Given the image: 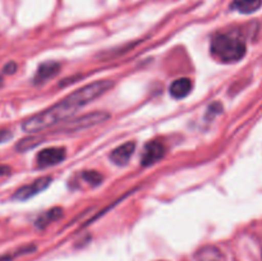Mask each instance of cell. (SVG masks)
I'll use <instances>...</instances> for the list:
<instances>
[{
    "instance_id": "obj_1",
    "label": "cell",
    "mask_w": 262,
    "mask_h": 261,
    "mask_svg": "<svg viewBox=\"0 0 262 261\" xmlns=\"http://www.w3.org/2000/svg\"><path fill=\"white\" fill-rule=\"evenodd\" d=\"M113 86H114V82L110 79H101V81H95L86 84L77 91L72 92L69 96L64 97L61 101L54 104L49 109L26 119L22 123V129L28 133H37L54 127L63 120L71 118L79 109L89 105L95 99L102 96Z\"/></svg>"
},
{
    "instance_id": "obj_2",
    "label": "cell",
    "mask_w": 262,
    "mask_h": 261,
    "mask_svg": "<svg viewBox=\"0 0 262 261\" xmlns=\"http://www.w3.org/2000/svg\"><path fill=\"white\" fill-rule=\"evenodd\" d=\"M210 51L215 59L223 63H237L247 53L246 42L233 33H219L211 40Z\"/></svg>"
},
{
    "instance_id": "obj_3",
    "label": "cell",
    "mask_w": 262,
    "mask_h": 261,
    "mask_svg": "<svg viewBox=\"0 0 262 261\" xmlns=\"http://www.w3.org/2000/svg\"><path fill=\"white\" fill-rule=\"evenodd\" d=\"M110 118V114L106 112H94L84 114L82 117L77 118L73 120H67L63 125H61L60 130L63 132H78V130L89 129V128L99 125L101 123L106 122Z\"/></svg>"
},
{
    "instance_id": "obj_4",
    "label": "cell",
    "mask_w": 262,
    "mask_h": 261,
    "mask_svg": "<svg viewBox=\"0 0 262 261\" xmlns=\"http://www.w3.org/2000/svg\"><path fill=\"white\" fill-rule=\"evenodd\" d=\"M50 184L51 177H41V178H37L36 181H33L31 184H26V186H22L20 188H18L15 191V193L13 194V200L26 201L28 199H32L33 196H36L40 192H42L43 189L48 188Z\"/></svg>"
},
{
    "instance_id": "obj_5",
    "label": "cell",
    "mask_w": 262,
    "mask_h": 261,
    "mask_svg": "<svg viewBox=\"0 0 262 261\" xmlns=\"http://www.w3.org/2000/svg\"><path fill=\"white\" fill-rule=\"evenodd\" d=\"M165 153V145L161 141H150L148 143H146L145 148H143L142 156H141V164L143 166L154 165V164H156L164 158Z\"/></svg>"
},
{
    "instance_id": "obj_6",
    "label": "cell",
    "mask_w": 262,
    "mask_h": 261,
    "mask_svg": "<svg viewBox=\"0 0 262 261\" xmlns=\"http://www.w3.org/2000/svg\"><path fill=\"white\" fill-rule=\"evenodd\" d=\"M67 153L64 147H49L43 148L37 154L36 163L40 168H48V166L56 165L66 159Z\"/></svg>"
},
{
    "instance_id": "obj_7",
    "label": "cell",
    "mask_w": 262,
    "mask_h": 261,
    "mask_svg": "<svg viewBox=\"0 0 262 261\" xmlns=\"http://www.w3.org/2000/svg\"><path fill=\"white\" fill-rule=\"evenodd\" d=\"M136 151V143L133 141H128V142L123 143V145L118 146L117 148L113 150V153L110 154V159H112L113 163L115 165H127L128 161L130 160L132 155Z\"/></svg>"
},
{
    "instance_id": "obj_8",
    "label": "cell",
    "mask_w": 262,
    "mask_h": 261,
    "mask_svg": "<svg viewBox=\"0 0 262 261\" xmlns=\"http://www.w3.org/2000/svg\"><path fill=\"white\" fill-rule=\"evenodd\" d=\"M59 71H60V64L56 61H45L37 68V72L33 77V82L38 84L45 83L49 79L54 78L59 73Z\"/></svg>"
},
{
    "instance_id": "obj_9",
    "label": "cell",
    "mask_w": 262,
    "mask_h": 261,
    "mask_svg": "<svg viewBox=\"0 0 262 261\" xmlns=\"http://www.w3.org/2000/svg\"><path fill=\"white\" fill-rule=\"evenodd\" d=\"M194 260L196 261H227L225 255L220 248L216 246L207 245L197 250L194 253Z\"/></svg>"
},
{
    "instance_id": "obj_10",
    "label": "cell",
    "mask_w": 262,
    "mask_h": 261,
    "mask_svg": "<svg viewBox=\"0 0 262 261\" xmlns=\"http://www.w3.org/2000/svg\"><path fill=\"white\" fill-rule=\"evenodd\" d=\"M192 91V81L187 77L178 78L170 84V95L174 99H184Z\"/></svg>"
},
{
    "instance_id": "obj_11",
    "label": "cell",
    "mask_w": 262,
    "mask_h": 261,
    "mask_svg": "<svg viewBox=\"0 0 262 261\" xmlns=\"http://www.w3.org/2000/svg\"><path fill=\"white\" fill-rule=\"evenodd\" d=\"M262 7V0H234L232 3V9L242 14H252Z\"/></svg>"
},
{
    "instance_id": "obj_12",
    "label": "cell",
    "mask_w": 262,
    "mask_h": 261,
    "mask_svg": "<svg viewBox=\"0 0 262 261\" xmlns=\"http://www.w3.org/2000/svg\"><path fill=\"white\" fill-rule=\"evenodd\" d=\"M61 216H63V210H61L60 207H53V209L48 210V211H45L43 214H41L40 216L36 219L35 225L37 228H40V229H43V228L48 227L49 224L60 219Z\"/></svg>"
},
{
    "instance_id": "obj_13",
    "label": "cell",
    "mask_w": 262,
    "mask_h": 261,
    "mask_svg": "<svg viewBox=\"0 0 262 261\" xmlns=\"http://www.w3.org/2000/svg\"><path fill=\"white\" fill-rule=\"evenodd\" d=\"M82 177H83L84 181H86L87 183L92 187H96V186H99V184H101L102 178H104V177H102V174L99 173L97 170H86V171H83Z\"/></svg>"
},
{
    "instance_id": "obj_14",
    "label": "cell",
    "mask_w": 262,
    "mask_h": 261,
    "mask_svg": "<svg viewBox=\"0 0 262 261\" xmlns=\"http://www.w3.org/2000/svg\"><path fill=\"white\" fill-rule=\"evenodd\" d=\"M223 112V105L220 102H212L206 112V119H214L216 115L222 114Z\"/></svg>"
},
{
    "instance_id": "obj_15",
    "label": "cell",
    "mask_w": 262,
    "mask_h": 261,
    "mask_svg": "<svg viewBox=\"0 0 262 261\" xmlns=\"http://www.w3.org/2000/svg\"><path fill=\"white\" fill-rule=\"evenodd\" d=\"M31 251H35V246H26V247L19 248V250H18L17 252L14 253V255H7V256H4V257L0 258V261H10V260H13V258H14L15 256L25 255V253L31 252Z\"/></svg>"
},
{
    "instance_id": "obj_16",
    "label": "cell",
    "mask_w": 262,
    "mask_h": 261,
    "mask_svg": "<svg viewBox=\"0 0 262 261\" xmlns=\"http://www.w3.org/2000/svg\"><path fill=\"white\" fill-rule=\"evenodd\" d=\"M13 137L12 130L9 129H0V143H4Z\"/></svg>"
},
{
    "instance_id": "obj_17",
    "label": "cell",
    "mask_w": 262,
    "mask_h": 261,
    "mask_svg": "<svg viewBox=\"0 0 262 261\" xmlns=\"http://www.w3.org/2000/svg\"><path fill=\"white\" fill-rule=\"evenodd\" d=\"M15 69H17V66H15V63L10 61V63H8L7 66L4 67V73L12 74V73H14Z\"/></svg>"
},
{
    "instance_id": "obj_18",
    "label": "cell",
    "mask_w": 262,
    "mask_h": 261,
    "mask_svg": "<svg viewBox=\"0 0 262 261\" xmlns=\"http://www.w3.org/2000/svg\"><path fill=\"white\" fill-rule=\"evenodd\" d=\"M10 173V168L7 165H0V177L8 176Z\"/></svg>"
},
{
    "instance_id": "obj_19",
    "label": "cell",
    "mask_w": 262,
    "mask_h": 261,
    "mask_svg": "<svg viewBox=\"0 0 262 261\" xmlns=\"http://www.w3.org/2000/svg\"><path fill=\"white\" fill-rule=\"evenodd\" d=\"M3 84V79H2V77H0V86H2Z\"/></svg>"
}]
</instances>
